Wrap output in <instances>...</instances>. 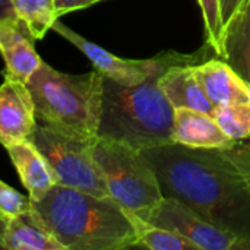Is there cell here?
Returning a JSON list of instances; mask_svg holds the SVG:
<instances>
[{"mask_svg": "<svg viewBox=\"0 0 250 250\" xmlns=\"http://www.w3.org/2000/svg\"><path fill=\"white\" fill-rule=\"evenodd\" d=\"M212 116L231 139H250V101L218 105L214 108Z\"/></svg>", "mask_w": 250, "mask_h": 250, "instance_id": "obj_19", "label": "cell"}, {"mask_svg": "<svg viewBox=\"0 0 250 250\" xmlns=\"http://www.w3.org/2000/svg\"><path fill=\"white\" fill-rule=\"evenodd\" d=\"M31 208L32 202L29 196H23L16 189L0 180V217L9 220L29 211Z\"/></svg>", "mask_w": 250, "mask_h": 250, "instance_id": "obj_21", "label": "cell"}, {"mask_svg": "<svg viewBox=\"0 0 250 250\" xmlns=\"http://www.w3.org/2000/svg\"><path fill=\"white\" fill-rule=\"evenodd\" d=\"M135 221L138 229V240L135 248L151 250H199L193 242L179 233L154 226L136 215Z\"/></svg>", "mask_w": 250, "mask_h": 250, "instance_id": "obj_18", "label": "cell"}, {"mask_svg": "<svg viewBox=\"0 0 250 250\" xmlns=\"http://www.w3.org/2000/svg\"><path fill=\"white\" fill-rule=\"evenodd\" d=\"M145 221L185 236L199 250H250V240L207 221L174 198L164 196Z\"/></svg>", "mask_w": 250, "mask_h": 250, "instance_id": "obj_8", "label": "cell"}, {"mask_svg": "<svg viewBox=\"0 0 250 250\" xmlns=\"http://www.w3.org/2000/svg\"><path fill=\"white\" fill-rule=\"evenodd\" d=\"M204 18V26L207 32V44L212 51L221 54V37H223V19L220 10V0H198Z\"/></svg>", "mask_w": 250, "mask_h": 250, "instance_id": "obj_20", "label": "cell"}, {"mask_svg": "<svg viewBox=\"0 0 250 250\" xmlns=\"http://www.w3.org/2000/svg\"><path fill=\"white\" fill-rule=\"evenodd\" d=\"M220 57L246 83H250V0H246L224 25Z\"/></svg>", "mask_w": 250, "mask_h": 250, "instance_id": "obj_15", "label": "cell"}, {"mask_svg": "<svg viewBox=\"0 0 250 250\" xmlns=\"http://www.w3.org/2000/svg\"><path fill=\"white\" fill-rule=\"evenodd\" d=\"M95 139L67 136L40 123L35 125L29 136V141L50 164L59 185L100 196H110L92 155Z\"/></svg>", "mask_w": 250, "mask_h": 250, "instance_id": "obj_6", "label": "cell"}, {"mask_svg": "<svg viewBox=\"0 0 250 250\" xmlns=\"http://www.w3.org/2000/svg\"><path fill=\"white\" fill-rule=\"evenodd\" d=\"M221 152L240 170L250 189V142L237 141L231 148L221 149Z\"/></svg>", "mask_w": 250, "mask_h": 250, "instance_id": "obj_22", "label": "cell"}, {"mask_svg": "<svg viewBox=\"0 0 250 250\" xmlns=\"http://www.w3.org/2000/svg\"><path fill=\"white\" fill-rule=\"evenodd\" d=\"M51 29L59 35H62L64 40H67L70 44H73L79 51H82L92 63L94 69L100 72L104 78H108L125 86L138 85L145 79H148L151 75L163 73L166 69H168L173 64L199 63L202 62L201 57L207 56V53L204 51H199L196 54H180L176 51H166L155 57L144 59V60L123 59L107 51L98 44L86 40L85 37L79 35L59 19H56Z\"/></svg>", "mask_w": 250, "mask_h": 250, "instance_id": "obj_7", "label": "cell"}, {"mask_svg": "<svg viewBox=\"0 0 250 250\" xmlns=\"http://www.w3.org/2000/svg\"><path fill=\"white\" fill-rule=\"evenodd\" d=\"M32 209L64 250H123L136 246L135 215L111 196L54 185Z\"/></svg>", "mask_w": 250, "mask_h": 250, "instance_id": "obj_2", "label": "cell"}, {"mask_svg": "<svg viewBox=\"0 0 250 250\" xmlns=\"http://www.w3.org/2000/svg\"><path fill=\"white\" fill-rule=\"evenodd\" d=\"M193 72L214 107L250 101L248 83L226 62L202 60L193 64Z\"/></svg>", "mask_w": 250, "mask_h": 250, "instance_id": "obj_12", "label": "cell"}, {"mask_svg": "<svg viewBox=\"0 0 250 250\" xmlns=\"http://www.w3.org/2000/svg\"><path fill=\"white\" fill-rule=\"evenodd\" d=\"M10 13H13L10 1L9 0H0V16H6V15H10Z\"/></svg>", "mask_w": 250, "mask_h": 250, "instance_id": "obj_25", "label": "cell"}, {"mask_svg": "<svg viewBox=\"0 0 250 250\" xmlns=\"http://www.w3.org/2000/svg\"><path fill=\"white\" fill-rule=\"evenodd\" d=\"M6 149L31 201L41 199L54 185H57V179L50 164L29 139Z\"/></svg>", "mask_w": 250, "mask_h": 250, "instance_id": "obj_13", "label": "cell"}, {"mask_svg": "<svg viewBox=\"0 0 250 250\" xmlns=\"http://www.w3.org/2000/svg\"><path fill=\"white\" fill-rule=\"evenodd\" d=\"M13 15L34 40H42L56 22V0H9Z\"/></svg>", "mask_w": 250, "mask_h": 250, "instance_id": "obj_17", "label": "cell"}, {"mask_svg": "<svg viewBox=\"0 0 250 250\" xmlns=\"http://www.w3.org/2000/svg\"><path fill=\"white\" fill-rule=\"evenodd\" d=\"M98 1L101 0H56V15L57 18H60L64 16L66 13L89 7Z\"/></svg>", "mask_w": 250, "mask_h": 250, "instance_id": "obj_23", "label": "cell"}, {"mask_svg": "<svg viewBox=\"0 0 250 250\" xmlns=\"http://www.w3.org/2000/svg\"><path fill=\"white\" fill-rule=\"evenodd\" d=\"M142 152L166 198L180 201L207 221L250 240V189L221 149L173 142Z\"/></svg>", "mask_w": 250, "mask_h": 250, "instance_id": "obj_1", "label": "cell"}, {"mask_svg": "<svg viewBox=\"0 0 250 250\" xmlns=\"http://www.w3.org/2000/svg\"><path fill=\"white\" fill-rule=\"evenodd\" d=\"M92 155L110 196L130 214L146 220L164 195L157 173L144 152L119 141L97 138Z\"/></svg>", "mask_w": 250, "mask_h": 250, "instance_id": "obj_5", "label": "cell"}, {"mask_svg": "<svg viewBox=\"0 0 250 250\" xmlns=\"http://www.w3.org/2000/svg\"><path fill=\"white\" fill-rule=\"evenodd\" d=\"M34 41L13 13L0 16V56L4 62V76L23 83L29 81L42 63Z\"/></svg>", "mask_w": 250, "mask_h": 250, "instance_id": "obj_10", "label": "cell"}, {"mask_svg": "<svg viewBox=\"0 0 250 250\" xmlns=\"http://www.w3.org/2000/svg\"><path fill=\"white\" fill-rule=\"evenodd\" d=\"M6 221L3 217H0V250H4V243H3V236H4V227H6Z\"/></svg>", "mask_w": 250, "mask_h": 250, "instance_id": "obj_26", "label": "cell"}, {"mask_svg": "<svg viewBox=\"0 0 250 250\" xmlns=\"http://www.w3.org/2000/svg\"><path fill=\"white\" fill-rule=\"evenodd\" d=\"M173 142L199 149H227L237 141L231 139L220 127L212 114L179 107L174 108Z\"/></svg>", "mask_w": 250, "mask_h": 250, "instance_id": "obj_11", "label": "cell"}, {"mask_svg": "<svg viewBox=\"0 0 250 250\" xmlns=\"http://www.w3.org/2000/svg\"><path fill=\"white\" fill-rule=\"evenodd\" d=\"M37 123L26 83L4 76L0 83V145L9 148L29 139Z\"/></svg>", "mask_w": 250, "mask_h": 250, "instance_id": "obj_9", "label": "cell"}, {"mask_svg": "<svg viewBox=\"0 0 250 250\" xmlns=\"http://www.w3.org/2000/svg\"><path fill=\"white\" fill-rule=\"evenodd\" d=\"M4 250H64L31 208L6 221Z\"/></svg>", "mask_w": 250, "mask_h": 250, "instance_id": "obj_16", "label": "cell"}, {"mask_svg": "<svg viewBox=\"0 0 250 250\" xmlns=\"http://www.w3.org/2000/svg\"><path fill=\"white\" fill-rule=\"evenodd\" d=\"M104 76L95 69L83 75L60 72L42 62L26 82L37 122L67 136L98 138Z\"/></svg>", "mask_w": 250, "mask_h": 250, "instance_id": "obj_4", "label": "cell"}, {"mask_svg": "<svg viewBox=\"0 0 250 250\" xmlns=\"http://www.w3.org/2000/svg\"><path fill=\"white\" fill-rule=\"evenodd\" d=\"M160 75H151L133 86L104 78L98 138L119 141L139 151L173 144L174 107L158 85Z\"/></svg>", "mask_w": 250, "mask_h": 250, "instance_id": "obj_3", "label": "cell"}, {"mask_svg": "<svg viewBox=\"0 0 250 250\" xmlns=\"http://www.w3.org/2000/svg\"><path fill=\"white\" fill-rule=\"evenodd\" d=\"M249 142H250V141H249Z\"/></svg>", "mask_w": 250, "mask_h": 250, "instance_id": "obj_28", "label": "cell"}, {"mask_svg": "<svg viewBox=\"0 0 250 250\" xmlns=\"http://www.w3.org/2000/svg\"><path fill=\"white\" fill-rule=\"evenodd\" d=\"M193 64L183 63L170 66L160 75L158 85L174 108L188 107L212 114L215 107L198 82Z\"/></svg>", "mask_w": 250, "mask_h": 250, "instance_id": "obj_14", "label": "cell"}, {"mask_svg": "<svg viewBox=\"0 0 250 250\" xmlns=\"http://www.w3.org/2000/svg\"><path fill=\"white\" fill-rule=\"evenodd\" d=\"M248 91H249V98H250V83H248Z\"/></svg>", "mask_w": 250, "mask_h": 250, "instance_id": "obj_27", "label": "cell"}, {"mask_svg": "<svg viewBox=\"0 0 250 250\" xmlns=\"http://www.w3.org/2000/svg\"><path fill=\"white\" fill-rule=\"evenodd\" d=\"M246 0H220V10H221V19L223 26L237 13V10L242 7V4Z\"/></svg>", "mask_w": 250, "mask_h": 250, "instance_id": "obj_24", "label": "cell"}]
</instances>
